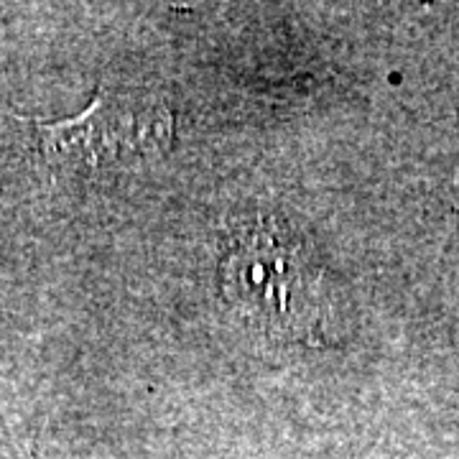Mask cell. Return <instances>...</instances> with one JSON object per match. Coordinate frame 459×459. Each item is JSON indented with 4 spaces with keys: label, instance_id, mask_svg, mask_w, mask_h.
<instances>
[{
    "label": "cell",
    "instance_id": "obj_1",
    "mask_svg": "<svg viewBox=\"0 0 459 459\" xmlns=\"http://www.w3.org/2000/svg\"><path fill=\"white\" fill-rule=\"evenodd\" d=\"M220 283L238 316L265 337L319 342L329 319L325 273L307 240L271 214L230 230Z\"/></svg>",
    "mask_w": 459,
    "mask_h": 459
},
{
    "label": "cell",
    "instance_id": "obj_2",
    "mask_svg": "<svg viewBox=\"0 0 459 459\" xmlns=\"http://www.w3.org/2000/svg\"><path fill=\"white\" fill-rule=\"evenodd\" d=\"M51 171L95 177L159 156L169 143L171 117L153 100L100 87L92 105L74 117L33 123Z\"/></svg>",
    "mask_w": 459,
    "mask_h": 459
},
{
    "label": "cell",
    "instance_id": "obj_3",
    "mask_svg": "<svg viewBox=\"0 0 459 459\" xmlns=\"http://www.w3.org/2000/svg\"><path fill=\"white\" fill-rule=\"evenodd\" d=\"M23 459H59V457H54V455H44V452H31L29 457H23Z\"/></svg>",
    "mask_w": 459,
    "mask_h": 459
}]
</instances>
